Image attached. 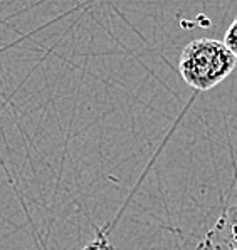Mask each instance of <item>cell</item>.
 <instances>
[{"mask_svg":"<svg viewBox=\"0 0 237 250\" xmlns=\"http://www.w3.org/2000/svg\"><path fill=\"white\" fill-rule=\"evenodd\" d=\"M237 59L222 41L195 39L183 47L178 61L182 79L195 91H209L229 78Z\"/></svg>","mask_w":237,"mask_h":250,"instance_id":"1","label":"cell"},{"mask_svg":"<svg viewBox=\"0 0 237 250\" xmlns=\"http://www.w3.org/2000/svg\"><path fill=\"white\" fill-rule=\"evenodd\" d=\"M195 250H237V203L220 215Z\"/></svg>","mask_w":237,"mask_h":250,"instance_id":"2","label":"cell"},{"mask_svg":"<svg viewBox=\"0 0 237 250\" xmlns=\"http://www.w3.org/2000/svg\"><path fill=\"white\" fill-rule=\"evenodd\" d=\"M222 42L225 44V47L232 52V56L237 59V19H234V21H232V24L229 25V29H227V32H225Z\"/></svg>","mask_w":237,"mask_h":250,"instance_id":"3","label":"cell"}]
</instances>
